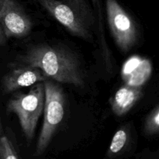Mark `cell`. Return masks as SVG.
Returning a JSON list of instances; mask_svg holds the SVG:
<instances>
[{
    "instance_id": "obj_3",
    "label": "cell",
    "mask_w": 159,
    "mask_h": 159,
    "mask_svg": "<svg viewBox=\"0 0 159 159\" xmlns=\"http://www.w3.org/2000/svg\"><path fill=\"white\" fill-rule=\"evenodd\" d=\"M43 84L45 89L43 122L37 140L34 154L36 156L43 155L48 148L65 112V95L62 87L51 79L45 80Z\"/></svg>"
},
{
    "instance_id": "obj_12",
    "label": "cell",
    "mask_w": 159,
    "mask_h": 159,
    "mask_svg": "<svg viewBox=\"0 0 159 159\" xmlns=\"http://www.w3.org/2000/svg\"><path fill=\"white\" fill-rule=\"evenodd\" d=\"M0 159H20L12 143L6 136L0 138Z\"/></svg>"
},
{
    "instance_id": "obj_7",
    "label": "cell",
    "mask_w": 159,
    "mask_h": 159,
    "mask_svg": "<svg viewBox=\"0 0 159 159\" xmlns=\"http://www.w3.org/2000/svg\"><path fill=\"white\" fill-rule=\"evenodd\" d=\"M48 79L39 68L23 65L13 68L3 77L2 85L4 93L15 92L24 87L32 86Z\"/></svg>"
},
{
    "instance_id": "obj_10",
    "label": "cell",
    "mask_w": 159,
    "mask_h": 159,
    "mask_svg": "<svg viewBox=\"0 0 159 159\" xmlns=\"http://www.w3.org/2000/svg\"><path fill=\"white\" fill-rule=\"evenodd\" d=\"M129 134L124 128L120 129L115 133L112 139L110 145L107 152V156L109 158H115L119 155L124 150L127 144H128Z\"/></svg>"
},
{
    "instance_id": "obj_14",
    "label": "cell",
    "mask_w": 159,
    "mask_h": 159,
    "mask_svg": "<svg viewBox=\"0 0 159 159\" xmlns=\"http://www.w3.org/2000/svg\"><path fill=\"white\" fill-rule=\"evenodd\" d=\"M92 1H93V6H94L95 7H96V6H98L99 3V0H92Z\"/></svg>"
},
{
    "instance_id": "obj_8",
    "label": "cell",
    "mask_w": 159,
    "mask_h": 159,
    "mask_svg": "<svg viewBox=\"0 0 159 159\" xmlns=\"http://www.w3.org/2000/svg\"><path fill=\"white\" fill-rule=\"evenodd\" d=\"M152 72V62L139 56H132L124 63L121 76L126 85L142 87L150 79Z\"/></svg>"
},
{
    "instance_id": "obj_5",
    "label": "cell",
    "mask_w": 159,
    "mask_h": 159,
    "mask_svg": "<svg viewBox=\"0 0 159 159\" xmlns=\"http://www.w3.org/2000/svg\"><path fill=\"white\" fill-rule=\"evenodd\" d=\"M71 34L88 40L92 37L89 23L71 2L61 0H35Z\"/></svg>"
},
{
    "instance_id": "obj_11",
    "label": "cell",
    "mask_w": 159,
    "mask_h": 159,
    "mask_svg": "<svg viewBox=\"0 0 159 159\" xmlns=\"http://www.w3.org/2000/svg\"><path fill=\"white\" fill-rule=\"evenodd\" d=\"M144 131L148 135L158 134L159 132V106L155 108L146 116L144 124Z\"/></svg>"
},
{
    "instance_id": "obj_9",
    "label": "cell",
    "mask_w": 159,
    "mask_h": 159,
    "mask_svg": "<svg viewBox=\"0 0 159 159\" xmlns=\"http://www.w3.org/2000/svg\"><path fill=\"white\" fill-rule=\"evenodd\" d=\"M142 88L124 85L121 86L110 99L113 113L118 116L127 114L142 97Z\"/></svg>"
},
{
    "instance_id": "obj_2",
    "label": "cell",
    "mask_w": 159,
    "mask_h": 159,
    "mask_svg": "<svg viewBox=\"0 0 159 159\" xmlns=\"http://www.w3.org/2000/svg\"><path fill=\"white\" fill-rule=\"evenodd\" d=\"M45 89L43 82L33 85L27 93H19L14 95L7 103V112L16 115L28 142L34 138L37 123L43 113Z\"/></svg>"
},
{
    "instance_id": "obj_13",
    "label": "cell",
    "mask_w": 159,
    "mask_h": 159,
    "mask_svg": "<svg viewBox=\"0 0 159 159\" xmlns=\"http://www.w3.org/2000/svg\"><path fill=\"white\" fill-rule=\"evenodd\" d=\"M4 37H5L4 33H3V30H2V25H1V21H0V45H1L2 42Z\"/></svg>"
},
{
    "instance_id": "obj_6",
    "label": "cell",
    "mask_w": 159,
    "mask_h": 159,
    "mask_svg": "<svg viewBox=\"0 0 159 159\" xmlns=\"http://www.w3.org/2000/svg\"><path fill=\"white\" fill-rule=\"evenodd\" d=\"M0 21L8 38H23L32 29L30 18L16 0H0Z\"/></svg>"
},
{
    "instance_id": "obj_1",
    "label": "cell",
    "mask_w": 159,
    "mask_h": 159,
    "mask_svg": "<svg viewBox=\"0 0 159 159\" xmlns=\"http://www.w3.org/2000/svg\"><path fill=\"white\" fill-rule=\"evenodd\" d=\"M19 63L39 68L48 79L76 87L84 86L85 76L75 53L60 44L39 43L26 50Z\"/></svg>"
},
{
    "instance_id": "obj_4",
    "label": "cell",
    "mask_w": 159,
    "mask_h": 159,
    "mask_svg": "<svg viewBox=\"0 0 159 159\" xmlns=\"http://www.w3.org/2000/svg\"><path fill=\"white\" fill-rule=\"evenodd\" d=\"M106 10L109 27L115 43L121 51L127 52L138 42L136 22L117 0H106Z\"/></svg>"
}]
</instances>
